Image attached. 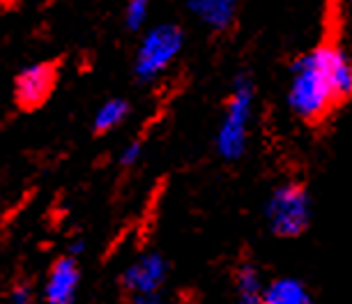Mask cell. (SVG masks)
Segmentation results:
<instances>
[{
	"mask_svg": "<svg viewBox=\"0 0 352 304\" xmlns=\"http://www.w3.org/2000/svg\"><path fill=\"white\" fill-rule=\"evenodd\" d=\"M131 304H166L164 300H159L157 295H150V297H134Z\"/></svg>",
	"mask_w": 352,
	"mask_h": 304,
	"instance_id": "obj_15",
	"label": "cell"
},
{
	"mask_svg": "<svg viewBox=\"0 0 352 304\" xmlns=\"http://www.w3.org/2000/svg\"><path fill=\"white\" fill-rule=\"evenodd\" d=\"M8 304H35L32 288L28 286V283H16V286L10 290Z\"/></svg>",
	"mask_w": 352,
	"mask_h": 304,
	"instance_id": "obj_14",
	"label": "cell"
},
{
	"mask_svg": "<svg viewBox=\"0 0 352 304\" xmlns=\"http://www.w3.org/2000/svg\"><path fill=\"white\" fill-rule=\"evenodd\" d=\"M265 219L274 235L297 237L311 224V198L300 184H281L270 194L265 206Z\"/></svg>",
	"mask_w": 352,
	"mask_h": 304,
	"instance_id": "obj_4",
	"label": "cell"
},
{
	"mask_svg": "<svg viewBox=\"0 0 352 304\" xmlns=\"http://www.w3.org/2000/svg\"><path fill=\"white\" fill-rule=\"evenodd\" d=\"M184 49V32L175 23H157L143 32L134 56V74L150 83L166 74Z\"/></svg>",
	"mask_w": 352,
	"mask_h": 304,
	"instance_id": "obj_3",
	"label": "cell"
},
{
	"mask_svg": "<svg viewBox=\"0 0 352 304\" xmlns=\"http://www.w3.org/2000/svg\"><path fill=\"white\" fill-rule=\"evenodd\" d=\"M256 107V88L247 74H240L232 81L230 95L226 99V109L219 122L214 145L219 157L226 162H237L247 152L251 120Z\"/></svg>",
	"mask_w": 352,
	"mask_h": 304,
	"instance_id": "obj_2",
	"label": "cell"
},
{
	"mask_svg": "<svg viewBox=\"0 0 352 304\" xmlns=\"http://www.w3.org/2000/svg\"><path fill=\"white\" fill-rule=\"evenodd\" d=\"M152 0H127L124 3V25L129 30H143L150 19Z\"/></svg>",
	"mask_w": 352,
	"mask_h": 304,
	"instance_id": "obj_12",
	"label": "cell"
},
{
	"mask_svg": "<svg viewBox=\"0 0 352 304\" xmlns=\"http://www.w3.org/2000/svg\"><path fill=\"white\" fill-rule=\"evenodd\" d=\"M352 97V58L338 46H318L292 65L288 107L302 120H320Z\"/></svg>",
	"mask_w": 352,
	"mask_h": 304,
	"instance_id": "obj_1",
	"label": "cell"
},
{
	"mask_svg": "<svg viewBox=\"0 0 352 304\" xmlns=\"http://www.w3.org/2000/svg\"><path fill=\"white\" fill-rule=\"evenodd\" d=\"M168 276V263L157 251H148L134 259L122 272V286L134 297L157 295L159 288L166 283Z\"/></svg>",
	"mask_w": 352,
	"mask_h": 304,
	"instance_id": "obj_5",
	"label": "cell"
},
{
	"mask_svg": "<svg viewBox=\"0 0 352 304\" xmlns=\"http://www.w3.org/2000/svg\"><path fill=\"white\" fill-rule=\"evenodd\" d=\"M265 293L263 276L256 265L244 263L235 272V304H261Z\"/></svg>",
	"mask_w": 352,
	"mask_h": 304,
	"instance_id": "obj_10",
	"label": "cell"
},
{
	"mask_svg": "<svg viewBox=\"0 0 352 304\" xmlns=\"http://www.w3.org/2000/svg\"><path fill=\"white\" fill-rule=\"evenodd\" d=\"M129 102L122 97H111L102 102V107L95 111V118H92V129L97 134H109V131L118 129L120 124L127 120L129 116Z\"/></svg>",
	"mask_w": 352,
	"mask_h": 304,
	"instance_id": "obj_11",
	"label": "cell"
},
{
	"mask_svg": "<svg viewBox=\"0 0 352 304\" xmlns=\"http://www.w3.org/2000/svg\"><path fill=\"white\" fill-rule=\"evenodd\" d=\"M184 5L196 21L210 30L221 32L235 23L237 0H184Z\"/></svg>",
	"mask_w": 352,
	"mask_h": 304,
	"instance_id": "obj_8",
	"label": "cell"
},
{
	"mask_svg": "<svg viewBox=\"0 0 352 304\" xmlns=\"http://www.w3.org/2000/svg\"><path fill=\"white\" fill-rule=\"evenodd\" d=\"M78 290H81V265L78 256L67 254L53 261V265L46 272L42 286L44 304H76Z\"/></svg>",
	"mask_w": 352,
	"mask_h": 304,
	"instance_id": "obj_6",
	"label": "cell"
},
{
	"mask_svg": "<svg viewBox=\"0 0 352 304\" xmlns=\"http://www.w3.org/2000/svg\"><path fill=\"white\" fill-rule=\"evenodd\" d=\"M143 160V143L134 138V141L124 143L120 155H118V162L122 164V166H136L138 162Z\"/></svg>",
	"mask_w": 352,
	"mask_h": 304,
	"instance_id": "obj_13",
	"label": "cell"
},
{
	"mask_svg": "<svg viewBox=\"0 0 352 304\" xmlns=\"http://www.w3.org/2000/svg\"><path fill=\"white\" fill-rule=\"evenodd\" d=\"M311 304H316V302H311Z\"/></svg>",
	"mask_w": 352,
	"mask_h": 304,
	"instance_id": "obj_16",
	"label": "cell"
},
{
	"mask_svg": "<svg viewBox=\"0 0 352 304\" xmlns=\"http://www.w3.org/2000/svg\"><path fill=\"white\" fill-rule=\"evenodd\" d=\"M261 304H311V297L302 281L283 276L265 286Z\"/></svg>",
	"mask_w": 352,
	"mask_h": 304,
	"instance_id": "obj_9",
	"label": "cell"
},
{
	"mask_svg": "<svg viewBox=\"0 0 352 304\" xmlns=\"http://www.w3.org/2000/svg\"><path fill=\"white\" fill-rule=\"evenodd\" d=\"M56 85V67L51 63H32L14 78V99L21 109H37L49 99Z\"/></svg>",
	"mask_w": 352,
	"mask_h": 304,
	"instance_id": "obj_7",
	"label": "cell"
}]
</instances>
